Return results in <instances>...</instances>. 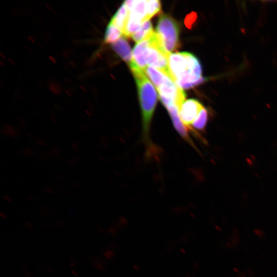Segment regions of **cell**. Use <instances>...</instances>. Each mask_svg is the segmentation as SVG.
<instances>
[{
    "label": "cell",
    "mask_w": 277,
    "mask_h": 277,
    "mask_svg": "<svg viewBox=\"0 0 277 277\" xmlns=\"http://www.w3.org/2000/svg\"><path fill=\"white\" fill-rule=\"evenodd\" d=\"M168 66L171 78L182 89L190 88L205 81L202 75L200 61L191 53L170 54Z\"/></svg>",
    "instance_id": "cell-1"
},
{
    "label": "cell",
    "mask_w": 277,
    "mask_h": 277,
    "mask_svg": "<svg viewBox=\"0 0 277 277\" xmlns=\"http://www.w3.org/2000/svg\"><path fill=\"white\" fill-rule=\"evenodd\" d=\"M137 85L142 114L143 136L148 151L153 149L150 138V128L157 102L156 90L144 71L131 69Z\"/></svg>",
    "instance_id": "cell-2"
},
{
    "label": "cell",
    "mask_w": 277,
    "mask_h": 277,
    "mask_svg": "<svg viewBox=\"0 0 277 277\" xmlns=\"http://www.w3.org/2000/svg\"><path fill=\"white\" fill-rule=\"evenodd\" d=\"M155 30L161 46L168 54L177 49L179 46L180 28L175 20L168 15H161Z\"/></svg>",
    "instance_id": "cell-3"
},
{
    "label": "cell",
    "mask_w": 277,
    "mask_h": 277,
    "mask_svg": "<svg viewBox=\"0 0 277 277\" xmlns=\"http://www.w3.org/2000/svg\"><path fill=\"white\" fill-rule=\"evenodd\" d=\"M168 54L161 46L155 32L149 36V42L144 51V58L148 66L153 67L170 77Z\"/></svg>",
    "instance_id": "cell-4"
},
{
    "label": "cell",
    "mask_w": 277,
    "mask_h": 277,
    "mask_svg": "<svg viewBox=\"0 0 277 277\" xmlns=\"http://www.w3.org/2000/svg\"><path fill=\"white\" fill-rule=\"evenodd\" d=\"M159 97L165 107L174 105L179 109L185 101L183 90L179 87L171 77L166 75L163 83L157 88Z\"/></svg>",
    "instance_id": "cell-5"
},
{
    "label": "cell",
    "mask_w": 277,
    "mask_h": 277,
    "mask_svg": "<svg viewBox=\"0 0 277 277\" xmlns=\"http://www.w3.org/2000/svg\"><path fill=\"white\" fill-rule=\"evenodd\" d=\"M204 107L197 100L191 98L185 101L182 105L179 111L180 118L189 129L193 131L192 129V124L201 110Z\"/></svg>",
    "instance_id": "cell-6"
},
{
    "label": "cell",
    "mask_w": 277,
    "mask_h": 277,
    "mask_svg": "<svg viewBox=\"0 0 277 277\" xmlns=\"http://www.w3.org/2000/svg\"><path fill=\"white\" fill-rule=\"evenodd\" d=\"M150 35L134 46L129 63L131 69L137 68L144 71L147 67L144 58V51L149 42Z\"/></svg>",
    "instance_id": "cell-7"
},
{
    "label": "cell",
    "mask_w": 277,
    "mask_h": 277,
    "mask_svg": "<svg viewBox=\"0 0 277 277\" xmlns=\"http://www.w3.org/2000/svg\"><path fill=\"white\" fill-rule=\"evenodd\" d=\"M171 117L173 125L176 131L181 137L192 146L194 144L188 134V130L181 121L179 115V109L174 105H171L166 107Z\"/></svg>",
    "instance_id": "cell-8"
},
{
    "label": "cell",
    "mask_w": 277,
    "mask_h": 277,
    "mask_svg": "<svg viewBox=\"0 0 277 277\" xmlns=\"http://www.w3.org/2000/svg\"><path fill=\"white\" fill-rule=\"evenodd\" d=\"M115 52L125 62L130 63L132 58L131 47L124 37H121L112 44Z\"/></svg>",
    "instance_id": "cell-9"
},
{
    "label": "cell",
    "mask_w": 277,
    "mask_h": 277,
    "mask_svg": "<svg viewBox=\"0 0 277 277\" xmlns=\"http://www.w3.org/2000/svg\"><path fill=\"white\" fill-rule=\"evenodd\" d=\"M129 15V12L125 5L123 3L112 18L110 23L119 28L123 33Z\"/></svg>",
    "instance_id": "cell-10"
},
{
    "label": "cell",
    "mask_w": 277,
    "mask_h": 277,
    "mask_svg": "<svg viewBox=\"0 0 277 277\" xmlns=\"http://www.w3.org/2000/svg\"><path fill=\"white\" fill-rule=\"evenodd\" d=\"M129 15L144 23L147 14V1H134Z\"/></svg>",
    "instance_id": "cell-11"
},
{
    "label": "cell",
    "mask_w": 277,
    "mask_h": 277,
    "mask_svg": "<svg viewBox=\"0 0 277 277\" xmlns=\"http://www.w3.org/2000/svg\"><path fill=\"white\" fill-rule=\"evenodd\" d=\"M144 71L156 88L162 85L165 77L167 75L159 70L151 66H148Z\"/></svg>",
    "instance_id": "cell-12"
},
{
    "label": "cell",
    "mask_w": 277,
    "mask_h": 277,
    "mask_svg": "<svg viewBox=\"0 0 277 277\" xmlns=\"http://www.w3.org/2000/svg\"><path fill=\"white\" fill-rule=\"evenodd\" d=\"M153 31L151 23L150 21H147L142 24L137 31L131 35V37L134 42L138 43L148 36Z\"/></svg>",
    "instance_id": "cell-13"
},
{
    "label": "cell",
    "mask_w": 277,
    "mask_h": 277,
    "mask_svg": "<svg viewBox=\"0 0 277 277\" xmlns=\"http://www.w3.org/2000/svg\"><path fill=\"white\" fill-rule=\"evenodd\" d=\"M122 34L119 28L110 22L105 34V42L112 44L121 37Z\"/></svg>",
    "instance_id": "cell-14"
},
{
    "label": "cell",
    "mask_w": 277,
    "mask_h": 277,
    "mask_svg": "<svg viewBox=\"0 0 277 277\" xmlns=\"http://www.w3.org/2000/svg\"><path fill=\"white\" fill-rule=\"evenodd\" d=\"M208 119V112L204 107L200 112L192 124V129L194 132L195 130L203 131L206 126Z\"/></svg>",
    "instance_id": "cell-15"
},
{
    "label": "cell",
    "mask_w": 277,
    "mask_h": 277,
    "mask_svg": "<svg viewBox=\"0 0 277 277\" xmlns=\"http://www.w3.org/2000/svg\"><path fill=\"white\" fill-rule=\"evenodd\" d=\"M143 23L142 21L129 15L123 34L126 37H131L141 27Z\"/></svg>",
    "instance_id": "cell-16"
},
{
    "label": "cell",
    "mask_w": 277,
    "mask_h": 277,
    "mask_svg": "<svg viewBox=\"0 0 277 277\" xmlns=\"http://www.w3.org/2000/svg\"><path fill=\"white\" fill-rule=\"evenodd\" d=\"M161 5L159 1H147V14L146 21H149L153 15L159 13L161 10Z\"/></svg>",
    "instance_id": "cell-17"
},
{
    "label": "cell",
    "mask_w": 277,
    "mask_h": 277,
    "mask_svg": "<svg viewBox=\"0 0 277 277\" xmlns=\"http://www.w3.org/2000/svg\"><path fill=\"white\" fill-rule=\"evenodd\" d=\"M197 17L196 13L192 12L186 16L185 19V24L188 28H191L192 24L195 21Z\"/></svg>",
    "instance_id": "cell-18"
},
{
    "label": "cell",
    "mask_w": 277,
    "mask_h": 277,
    "mask_svg": "<svg viewBox=\"0 0 277 277\" xmlns=\"http://www.w3.org/2000/svg\"><path fill=\"white\" fill-rule=\"evenodd\" d=\"M72 273H73V274H75V275H77V274H76V273H75V272H74V271H72Z\"/></svg>",
    "instance_id": "cell-19"
}]
</instances>
